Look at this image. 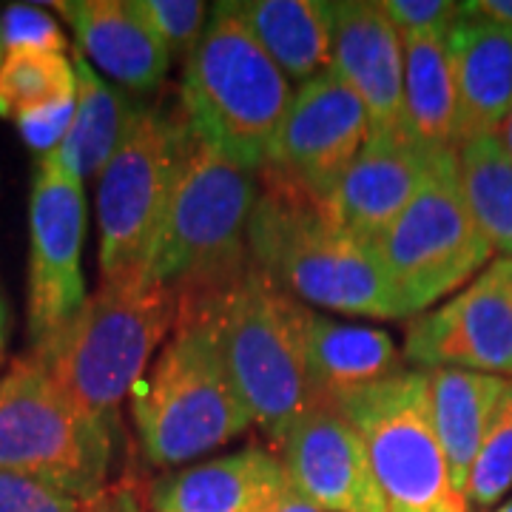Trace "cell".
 <instances>
[{
    "mask_svg": "<svg viewBox=\"0 0 512 512\" xmlns=\"http://www.w3.org/2000/svg\"><path fill=\"white\" fill-rule=\"evenodd\" d=\"M3 356H6V342H0V365H3Z\"/></svg>",
    "mask_w": 512,
    "mask_h": 512,
    "instance_id": "74e56055",
    "label": "cell"
},
{
    "mask_svg": "<svg viewBox=\"0 0 512 512\" xmlns=\"http://www.w3.org/2000/svg\"><path fill=\"white\" fill-rule=\"evenodd\" d=\"M74 106H77V97L18 117L15 126H18L23 143L32 148L37 157H46V154L57 151V148L63 146L69 128H72Z\"/></svg>",
    "mask_w": 512,
    "mask_h": 512,
    "instance_id": "1f68e13d",
    "label": "cell"
},
{
    "mask_svg": "<svg viewBox=\"0 0 512 512\" xmlns=\"http://www.w3.org/2000/svg\"><path fill=\"white\" fill-rule=\"evenodd\" d=\"M495 512H512V501H507V504H504L501 510H495Z\"/></svg>",
    "mask_w": 512,
    "mask_h": 512,
    "instance_id": "f35d334b",
    "label": "cell"
},
{
    "mask_svg": "<svg viewBox=\"0 0 512 512\" xmlns=\"http://www.w3.org/2000/svg\"><path fill=\"white\" fill-rule=\"evenodd\" d=\"M427 379H430V404H433V421H436L441 450L447 456L456 493L464 495L478 450L493 419L495 402L507 379L478 370H461V367H433L427 370Z\"/></svg>",
    "mask_w": 512,
    "mask_h": 512,
    "instance_id": "44dd1931",
    "label": "cell"
},
{
    "mask_svg": "<svg viewBox=\"0 0 512 512\" xmlns=\"http://www.w3.org/2000/svg\"><path fill=\"white\" fill-rule=\"evenodd\" d=\"M498 137H501V143H504V148H507V154H510L512 160V109L510 114H507V120L498 128Z\"/></svg>",
    "mask_w": 512,
    "mask_h": 512,
    "instance_id": "8d00e7d4",
    "label": "cell"
},
{
    "mask_svg": "<svg viewBox=\"0 0 512 512\" xmlns=\"http://www.w3.org/2000/svg\"><path fill=\"white\" fill-rule=\"evenodd\" d=\"M9 339V308H6V296H3V285H0V342Z\"/></svg>",
    "mask_w": 512,
    "mask_h": 512,
    "instance_id": "d590c367",
    "label": "cell"
},
{
    "mask_svg": "<svg viewBox=\"0 0 512 512\" xmlns=\"http://www.w3.org/2000/svg\"><path fill=\"white\" fill-rule=\"evenodd\" d=\"M177 313L180 299L157 276H131L100 285L55 336L29 353L86 413L120 430V407L174 330Z\"/></svg>",
    "mask_w": 512,
    "mask_h": 512,
    "instance_id": "3957f363",
    "label": "cell"
},
{
    "mask_svg": "<svg viewBox=\"0 0 512 512\" xmlns=\"http://www.w3.org/2000/svg\"><path fill=\"white\" fill-rule=\"evenodd\" d=\"M458 97V146L481 134H498L512 109V32L461 3L447 35Z\"/></svg>",
    "mask_w": 512,
    "mask_h": 512,
    "instance_id": "ac0fdd59",
    "label": "cell"
},
{
    "mask_svg": "<svg viewBox=\"0 0 512 512\" xmlns=\"http://www.w3.org/2000/svg\"><path fill=\"white\" fill-rule=\"evenodd\" d=\"M259 46L288 80L330 69V6L322 0H237Z\"/></svg>",
    "mask_w": 512,
    "mask_h": 512,
    "instance_id": "603a6c76",
    "label": "cell"
},
{
    "mask_svg": "<svg viewBox=\"0 0 512 512\" xmlns=\"http://www.w3.org/2000/svg\"><path fill=\"white\" fill-rule=\"evenodd\" d=\"M188 114L177 103H137L97 177L100 285L151 274Z\"/></svg>",
    "mask_w": 512,
    "mask_h": 512,
    "instance_id": "9c48e42d",
    "label": "cell"
},
{
    "mask_svg": "<svg viewBox=\"0 0 512 512\" xmlns=\"http://www.w3.org/2000/svg\"><path fill=\"white\" fill-rule=\"evenodd\" d=\"M180 100L208 140L259 174L291 109V80L242 20L237 0L214 3L197 52L183 66Z\"/></svg>",
    "mask_w": 512,
    "mask_h": 512,
    "instance_id": "8992f818",
    "label": "cell"
},
{
    "mask_svg": "<svg viewBox=\"0 0 512 512\" xmlns=\"http://www.w3.org/2000/svg\"><path fill=\"white\" fill-rule=\"evenodd\" d=\"M0 63H3V46H0Z\"/></svg>",
    "mask_w": 512,
    "mask_h": 512,
    "instance_id": "ab89813d",
    "label": "cell"
},
{
    "mask_svg": "<svg viewBox=\"0 0 512 512\" xmlns=\"http://www.w3.org/2000/svg\"><path fill=\"white\" fill-rule=\"evenodd\" d=\"M117 436L120 430L86 413L32 353L0 376V470L86 501L109 484Z\"/></svg>",
    "mask_w": 512,
    "mask_h": 512,
    "instance_id": "52a82bcc",
    "label": "cell"
},
{
    "mask_svg": "<svg viewBox=\"0 0 512 512\" xmlns=\"http://www.w3.org/2000/svg\"><path fill=\"white\" fill-rule=\"evenodd\" d=\"M291 481L276 453L251 444L237 453L168 470L143 484L151 512H265Z\"/></svg>",
    "mask_w": 512,
    "mask_h": 512,
    "instance_id": "e0dca14e",
    "label": "cell"
},
{
    "mask_svg": "<svg viewBox=\"0 0 512 512\" xmlns=\"http://www.w3.org/2000/svg\"><path fill=\"white\" fill-rule=\"evenodd\" d=\"M512 487V379L504 382L484 444L467 481V507L490 510Z\"/></svg>",
    "mask_w": 512,
    "mask_h": 512,
    "instance_id": "4316f807",
    "label": "cell"
},
{
    "mask_svg": "<svg viewBox=\"0 0 512 512\" xmlns=\"http://www.w3.org/2000/svg\"><path fill=\"white\" fill-rule=\"evenodd\" d=\"M77 512H148L146 490L134 478H120L106 484L100 493L80 501Z\"/></svg>",
    "mask_w": 512,
    "mask_h": 512,
    "instance_id": "d6a6232c",
    "label": "cell"
},
{
    "mask_svg": "<svg viewBox=\"0 0 512 512\" xmlns=\"http://www.w3.org/2000/svg\"><path fill=\"white\" fill-rule=\"evenodd\" d=\"M131 419L148 467H185L239 439L254 421L222 362L211 316L183 305L160 356L131 393Z\"/></svg>",
    "mask_w": 512,
    "mask_h": 512,
    "instance_id": "277c9868",
    "label": "cell"
},
{
    "mask_svg": "<svg viewBox=\"0 0 512 512\" xmlns=\"http://www.w3.org/2000/svg\"><path fill=\"white\" fill-rule=\"evenodd\" d=\"M72 63L77 74V106L60 151L86 183L97 180L109 165L137 103H131V97L120 86L106 83L80 49L72 52Z\"/></svg>",
    "mask_w": 512,
    "mask_h": 512,
    "instance_id": "cb8c5ba5",
    "label": "cell"
},
{
    "mask_svg": "<svg viewBox=\"0 0 512 512\" xmlns=\"http://www.w3.org/2000/svg\"><path fill=\"white\" fill-rule=\"evenodd\" d=\"M265 512H322L319 507H313L311 501L305 498V495H299L293 490V484H288L282 493L276 495L274 501L268 504V510Z\"/></svg>",
    "mask_w": 512,
    "mask_h": 512,
    "instance_id": "836d02e7",
    "label": "cell"
},
{
    "mask_svg": "<svg viewBox=\"0 0 512 512\" xmlns=\"http://www.w3.org/2000/svg\"><path fill=\"white\" fill-rule=\"evenodd\" d=\"M248 256L259 274L308 308L399 319L376 248L345 231L325 202L271 174H259Z\"/></svg>",
    "mask_w": 512,
    "mask_h": 512,
    "instance_id": "6da1fadb",
    "label": "cell"
},
{
    "mask_svg": "<svg viewBox=\"0 0 512 512\" xmlns=\"http://www.w3.org/2000/svg\"><path fill=\"white\" fill-rule=\"evenodd\" d=\"M80 501L46 481L0 470V512H77Z\"/></svg>",
    "mask_w": 512,
    "mask_h": 512,
    "instance_id": "4dcf8cb0",
    "label": "cell"
},
{
    "mask_svg": "<svg viewBox=\"0 0 512 512\" xmlns=\"http://www.w3.org/2000/svg\"><path fill=\"white\" fill-rule=\"evenodd\" d=\"M470 9H476L478 15L495 20L512 32V0H476L470 3Z\"/></svg>",
    "mask_w": 512,
    "mask_h": 512,
    "instance_id": "e575fe53",
    "label": "cell"
},
{
    "mask_svg": "<svg viewBox=\"0 0 512 512\" xmlns=\"http://www.w3.org/2000/svg\"><path fill=\"white\" fill-rule=\"evenodd\" d=\"M151 32L163 40L171 63L185 66L197 52L211 20V6L200 0H134Z\"/></svg>",
    "mask_w": 512,
    "mask_h": 512,
    "instance_id": "83f0119b",
    "label": "cell"
},
{
    "mask_svg": "<svg viewBox=\"0 0 512 512\" xmlns=\"http://www.w3.org/2000/svg\"><path fill=\"white\" fill-rule=\"evenodd\" d=\"M402 353L421 370L461 367L512 379V256H493L464 291L416 316Z\"/></svg>",
    "mask_w": 512,
    "mask_h": 512,
    "instance_id": "4fadbf2b",
    "label": "cell"
},
{
    "mask_svg": "<svg viewBox=\"0 0 512 512\" xmlns=\"http://www.w3.org/2000/svg\"><path fill=\"white\" fill-rule=\"evenodd\" d=\"M86 239L83 180L57 148L37 157L29 194L26 328L32 348L55 336L89 299L80 268Z\"/></svg>",
    "mask_w": 512,
    "mask_h": 512,
    "instance_id": "8fae6325",
    "label": "cell"
},
{
    "mask_svg": "<svg viewBox=\"0 0 512 512\" xmlns=\"http://www.w3.org/2000/svg\"><path fill=\"white\" fill-rule=\"evenodd\" d=\"M436 157L439 154L413 143L407 131L370 137L325 200V208L345 231L376 248L404 208L416 200L421 185L433 174Z\"/></svg>",
    "mask_w": 512,
    "mask_h": 512,
    "instance_id": "2e32d148",
    "label": "cell"
},
{
    "mask_svg": "<svg viewBox=\"0 0 512 512\" xmlns=\"http://www.w3.org/2000/svg\"><path fill=\"white\" fill-rule=\"evenodd\" d=\"M404 131L430 154L458 151V97L447 37H402Z\"/></svg>",
    "mask_w": 512,
    "mask_h": 512,
    "instance_id": "7402d4cb",
    "label": "cell"
},
{
    "mask_svg": "<svg viewBox=\"0 0 512 512\" xmlns=\"http://www.w3.org/2000/svg\"><path fill=\"white\" fill-rule=\"evenodd\" d=\"M52 9L72 26L83 57L111 80L134 92L163 86L171 55L137 12L134 0H63Z\"/></svg>",
    "mask_w": 512,
    "mask_h": 512,
    "instance_id": "d6986e66",
    "label": "cell"
},
{
    "mask_svg": "<svg viewBox=\"0 0 512 512\" xmlns=\"http://www.w3.org/2000/svg\"><path fill=\"white\" fill-rule=\"evenodd\" d=\"M0 46L6 52H66L57 20L40 6L12 3L0 15Z\"/></svg>",
    "mask_w": 512,
    "mask_h": 512,
    "instance_id": "f1b7e54d",
    "label": "cell"
},
{
    "mask_svg": "<svg viewBox=\"0 0 512 512\" xmlns=\"http://www.w3.org/2000/svg\"><path fill=\"white\" fill-rule=\"evenodd\" d=\"M305 359L316 402L384 382L404 370V353L387 330L348 325L305 308Z\"/></svg>",
    "mask_w": 512,
    "mask_h": 512,
    "instance_id": "ffe728a7",
    "label": "cell"
},
{
    "mask_svg": "<svg viewBox=\"0 0 512 512\" xmlns=\"http://www.w3.org/2000/svg\"><path fill=\"white\" fill-rule=\"evenodd\" d=\"M376 254L399 319L433 311L493 262V245L464 202L456 151L436 157L433 174L379 239Z\"/></svg>",
    "mask_w": 512,
    "mask_h": 512,
    "instance_id": "30bf717a",
    "label": "cell"
},
{
    "mask_svg": "<svg viewBox=\"0 0 512 512\" xmlns=\"http://www.w3.org/2000/svg\"><path fill=\"white\" fill-rule=\"evenodd\" d=\"M259 174L237 165L200 128L185 126L151 276L180 305L222 293L251 268L248 222Z\"/></svg>",
    "mask_w": 512,
    "mask_h": 512,
    "instance_id": "7a4b0ae2",
    "label": "cell"
},
{
    "mask_svg": "<svg viewBox=\"0 0 512 512\" xmlns=\"http://www.w3.org/2000/svg\"><path fill=\"white\" fill-rule=\"evenodd\" d=\"M458 180L464 202L498 256H512V160L498 134H481L458 146Z\"/></svg>",
    "mask_w": 512,
    "mask_h": 512,
    "instance_id": "d4e9b609",
    "label": "cell"
},
{
    "mask_svg": "<svg viewBox=\"0 0 512 512\" xmlns=\"http://www.w3.org/2000/svg\"><path fill=\"white\" fill-rule=\"evenodd\" d=\"M382 9L399 37H447L461 15L453 0H382Z\"/></svg>",
    "mask_w": 512,
    "mask_h": 512,
    "instance_id": "f546056e",
    "label": "cell"
},
{
    "mask_svg": "<svg viewBox=\"0 0 512 512\" xmlns=\"http://www.w3.org/2000/svg\"><path fill=\"white\" fill-rule=\"evenodd\" d=\"M330 6V69L362 100L370 137L404 131V46L382 0Z\"/></svg>",
    "mask_w": 512,
    "mask_h": 512,
    "instance_id": "9a60e30c",
    "label": "cell"
},
{
    "mask_svg": "<svg viewBox=\"0 0 512 512\" xmlns=\"http://www.w3.org/2000/svg\"><path fill=\"white\" fill-rule=\"evenodd\" d=\"M197 305L211 316L222 362L248 416L276 444L316 404L305 359V308L254 265ZM183 308V305H180Z\"/></svg>",
    "mask_w": 512,
    "mask_h": 512,
    "instance_id": "5b68a950",
    "label": "cell"
},
{
    "mask_svg": "<svg viewBox=\"0 0 512 512\" xmlns=\"http://www.w3.org/2000/svg\"><path fill=\"white\" fill-rule=\"evenodd\" d=\"M77 97V74L66 52H6L0 63V117L23 114Z\"/></svg>",
    "mask_w": 512,
    "mask_h": 512,
    "instance_id": "484cf974",
    "label": "cell"
},
{
    "mask_svg": "<svg viewBox=\"0 0 512 512\" xmlns=\"http://www.w3.org/2000/svg\"><path fill=\"white\" fill-rule=\"evenodd\" d=\"M367 140L370 120L362 100L339 74L325 69L293 92L291 109L259 174H271L325 202Z\"/></svg>",
    "mask_w": 512,
    "mask_h": 512,
    "instance_id": "7c38bea8",
    "label": "cell"
},
{
    "mask_svg": "<svg viewBox=\"0 0 512 512\" xmlns=\"http://www.w3.org/2000/svg\"><path fill=\"white\" fill-rule=\"evenodd\" d=\"M328 402L356 427L387 512H467L436 433L427 370L404 367Z\"/></svg>",
    "mask_w": 512,
    "mask_h": 512,
    "instance_id": "ba28073f",
    "label": "cell"
},
{
    "mask_svg": "<svg viewBox=\"0 0 512 512\" xmlns=\"http://www.w3.org/2000/svg\"><path fill=\"white\" fill-rule=\"evenodd\" d=\"M293 484L322 512H387L356 427L330 402H316L274 444Z\"/></svg>",
    "mask_w": 512,
    "mask_h": 512,
    "instance_id": "5bb4252c",
    "label": "cell"
}]
</instances>
